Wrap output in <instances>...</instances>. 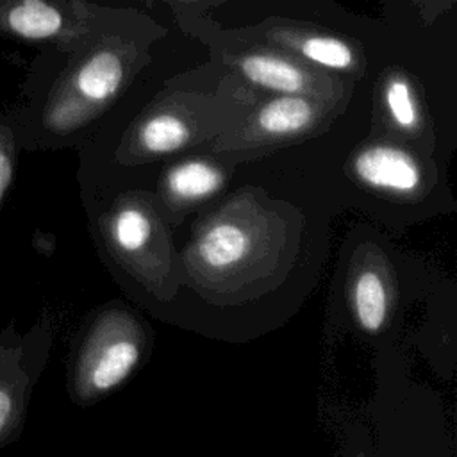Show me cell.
Masks as SVG:
<instances>
[{
    "instance_id": "7c38bea8",
    "label": "cell",
    "mask_w": 457,
    "mask_h": 457,
    "mask_svg": "<svg viewBox=\"0 0 457 457\" xmlns=\"http://www.w3.org/2000/svg\"><path fill=\"white\" fill-rule=\"evenodd\" d=\"M384 98H386L389 114L396 125L403 129H412L418 123L416 100L412 96L411 84L402 75L391 77L387 80Z\"/></svg>"
},
{
    "instance_id": "5bb4252c",
    "label": "cell",
    "mask_w": 457,
    "mask_h": 457,
    "mask_svg": "<svg viewBox=\"0 0 457 457\" xmlns=\"http://www.w3.org/2000/svg\"><path fill=\"white\" fill-rule=\"evenodd\" d=\"M12 416H14V395L5 384H0V436L9 427Z\"/></svg>"
},
{
    "instance_id": "8992f818",
    "label": "cell",
    "mask_w": 457,
    "mask_h": 457,
    "mask_svg": "<svg viewBox=\"0 0 457 457\" xmlns=\"http://www.w3.org/2000/svg\"><path fill=\"white\" fill-rule=\"evenodd\" d=\"M139 361V346L132 339H112L96 348L87 361L86 377L95 391H107L123 382Z\"/></svg>"
},
{
    "instance_id": "2e32d148",
    "label": "cell",
    "mask_w": 457,
    "mask_h": 457,
    "mask_svg": "<svg viewBox=\"0 0 457 457\" xmlns=\"http://www.w3.org/2000/svg\"><path fill=\"white\" fill-rule=\"evenodd\" d=\"M175 2H180V4H196V2H204V0H175Z\"/></svg>"
},
{
    "instance_id": "277c9868",
    "label": "cell",
    "mask_w": 457,
    "mask_h": 457,
    "mask_svg": "<svg viewBox=\"0 0 457 457\" xmlns=\"http://www.w3.org/2000/svg\"><path fill=\"white\" fill-rule=\"evenodd\" d=\"M234 64L250 84L282 95H305L311 87L309 71L291 57L271 50H250L234 57Z\"/></svg>"
},
{
    "instance_id": "7a4b0ae2",
    "label": "cell",
    "mask_w": 457,
    "mask_h": 457,
    "mask_svg": "<svg viewBox=\"0 0 457 457\" xmlns=\"http://www.w3.org/2000/svg\"><path fill=\"white\" fill-rule=\"evenodd\" d=\"M127 75L125 46L118 37H102L71 71L66 89L70 98L100 104L112 98Z\"/></svg>"
},
{
    "instance_id": "3957f363",
    "label": "cell",
    "mask_w": 457,
    "mask_h": 457,
    "mask_svg": "<svg viewBox=\"0 0 457 457\" xmlns=\"http://www.w3.org/2000/svg\"><path fill=\"white\" fill-rule=\"evenodd\" d=\"M264 36L284 48L293 50L302 59L336 71H348L357 66L355 48L343 37L307 30L295 25H266Z\"/></svg>"
},
{
    "instance_id": "9a60e30c",
    "label": "cell",
    "mask_w": 457,
    "mask_h": 457,
    "mask_svg": "<svg viewBox=\"0 0 457 457\" xmlns=\"http://www.w3.org/2000/svg\"><path fill=\"white\" fill-rule=\"evenodd\" d=\"M11 173H12V161H11V152L5 145H0V200L11 182Z\"/></svg>"
},
{
    "instance_id": "8fae6325",
    "label": "cell",
    "mask_w": 457,
    "mask_h": 457,
    "mask_svg": "<svg viewBox=\"0 0 457 457\" xmlns=\"http://www.w3.org/2000/svg\"><path fill=\"white\" fill-rule=\"evenodd\" d=\"M141 145L152 154H168L184 145L187 139V127L171 114H157L146 120L139 130Z\"/></svg>"
},
{
    "instance_id": "6da1fadb",
    "label": "cell",
    "mask_w": 457,
    "mask_h": 457,
    "mask_svg": "<svg viewBox=\"0 0 457 457\" xmlns=\"http://www.w3.org/2000/svg\"><path fill=\"white\" fill-rule=\"evenodd\" d=\"M114 12L84 0H0V34L75 45L98 34Z\"/></svg>"
},
{
    "instance_id": "52a82bcc",
    "label": "cell",
    "mask_w": 457,
    "mask_h": 457,
    "mask_svg": "<svg viewBox=\"0 0 457 457\" xmlns=\"http://www.w3.org/2000/svg\"><path fill=\"white\" fill-rule=\"evenodd\" d=\"M248 236L241 227L218 223L200 237L196 252L207 268L225 270L241 262L248 253Z\"/></svg>"
},
{
    "instance_id": "30bf717a",
    "label": "cell",
    "mask_w": 457,
    "mask_h": 457,
    "mask_svg": "<svg viewBox=\"0 0 457 457\" xmlns=\"http://www.w3.org/2000/svg\"><path fill=\"white\" fill-rule=\"evenodd\" d=\"M353 309L361 327L368 332H377L386 320V289L382 278L373 273H362L353 286Z\"/></svg>"
},
{
    "instance_id": "4fadbf2b",
    "label": "cell",
    "mask_w": 457,
    "mask_h": 457,
    "mask_svg": "<svg viewBox=\"0 0 457 457\" xmlns=\"http://www.w3.org/2000/svg\"><path fill=\"white\" fill-rule=\"evenodd\" d=\"M112 236L120 248L136 252L146 243L150 236L148 218L137 209H125L114 220Z\"/></svg>"
},
{
    "instance_id": "9c48e42d",
    "label": "cell",
    "mask_w": 457,
    "mask_h": 457,
    "mask_svg": "<svg viewBox=\"0 0 457 457\" xmlns=\"http://www.w3.org/2000/svg\"><path fill=\"white\" fill-rule=\"evenodd\" d=\"M221 173L202 161H189L173 168L168 175V187L175 196L193 200L214 193L221 186Z\"/></svg>"
},
{
    "instance_id": "5b68a950",
    "label": "cell",
    "mask_w": 457,
    "mask_h": 457,
    "mask_svg": "<svg viewBox=\"0 0 457 457\" xmlns=\"http://www.w3.org/2000/svg\"><path fill=\"white\" fill-rule=\"evenodd\" d=\"M357 177L378 189L412 193L420 186V168L409 154L393 146H371L355 159Z\"/></svg>"
},
{
    "instance_id": "ba28073f",
    "label": "cell",
    "mask_w": 457,
    "mask_h": 457,
    "mask_svg": "<svg viewBox=\"0 0 457 457\" xmlns=\"http://www.w3.org/2000/svg\"><path fill=\"white\" fill-rule=\"evenodd\" d=\"M314 118V105L305 95H280L266 102L257 112L262 132L284 136L303 130Z\"/></svg>"
}]
</instances>
